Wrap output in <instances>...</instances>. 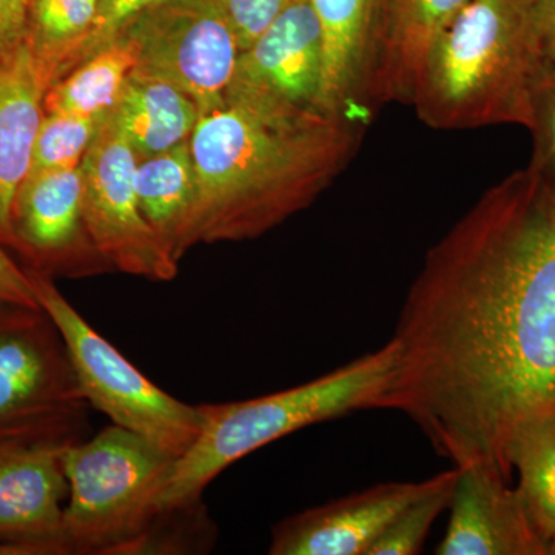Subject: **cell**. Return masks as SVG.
<instances>
[{
  "label": "cell",
  "mask_w": 555,
  "mask_h": 555,
  "mask_svg": "<svg viewBox=\"0 0 555 555\" xmlns=\"http://www.w3.org/2000/svg\"><path fill=\"white\" fill-rule=\"evenodd\" d=\"M392 339L390 409L454 466L509 478L511 438L555 412V189L524 169L486 190L427 251Z\"/></svg>",
  "instance_id": "cell-1"
},
{
  "label": "cell",
  "mask_w": 555,
  "mask_h": 555,
  "mask_svg": "<svg viewBox=\"0 0 555 555\" xmlns=\"http://www.w3.org/2000/svg\"><path fill=\"white\" fill-rule=\"evenodd\" d=\"M360 120L225 94L190 152L196 198L185 248L254 240L305 210L356 155Z\"/></svg>",
  "instance_id": "cell-2"
},
{
  "label": "cell",
  "mask_w": 555,
  "mask_h": 555,
  "mask_svg": "<svg viewBox=\"0 0 555 555\" xmlns=\"http://www.w3.org/2000/svg\"><path fill=\"white\" fill-rule=\"evenodd\" d=\"M537 0H469L438 36L412 96L437 130L528 129L543 56Z\"/></svg>",
  "instance_id": "cell-3"
},
{
  "label": "cell",
  "mask_w": 555,
  "mask_h": 555,
  "mask_svg": "<svg viewBox=\"0 0 555 555\" xmlns=\"http://www.w3.org/2000/svg\"><path fill=\"white\" fill-rule=\"evenodd\" d=\"M397 346L364 353L312 382L221 404H199L204 425L184 455L173 460L156 499L158 514L198 505L208 485L251 452L305 427L372 409H389Z\"/></svg>",
  "instance_id": "cell-4"
},
{
  "label": "cell",
  "mask_w": 555,
  "mask_h": 555,
  "mask_svg": "<svg viewBox=\"0 0 555 555\" xmlns=\"http://www.w3.org/2000/svg\"><path fill=\"white\" fill-rule=\"evenodd\" d=\"M68 554H138L173 459L116 425L62 449Z\"/></svg>",
  "instance_id": "cell-5"
},
{
  "label": "cell",
  "mask_w": 555,
  "mask_h": 555,
  "mask_svg": "<svg viewBox=\"0 0 555 555\" xmlns=\"http://www.w3.org/2000/svg\"><path fill=\"white\" fill-rule=\"evenodd\" d=\"M90 408L49 313L0 302V447L79 443Z\"/></svg>",
  "instance_id": "cell-6"
},
{
  "label": "cell",
  "mask_w": 555,
  "mask_h": 555,
  "mask_svg": "<svg viewBox=\"0 0 555 555\" xmlns=\"http://www.w3.org/2000/svg\"><path fill=\"white\" fill-rule=\"evenodd\" d=\"M40 308L60 328L80 392L91 408L177 460L192 448L204 425L201 406H190L153 385L57 291L53 278L27 269Z\"/></svg>",
  "instance_id": "cell-7"
},
{
  "label": "cell",
  "mask_w": 555,
  "mask_h": 555,
  "mask_svg": "<svg viewBox=\"0 0 555 555\" xmlns=\"http://www.w3.org/2000/svg\"><path fill=\"white\" fill-rule=\"evenodd\" d=\"M119 35L137 54L133 75L184 91L199 118L224 105L240 47L218 0H163Z\"/></svg>",
  "instance_id": "cell-8"
},
{
  "label": "cell",
  "mask_w": 555,
  "mask_h": 555,
  "mask_svg": "<svg viewBox=\"0 0 555 555\" xmlns=\"http://www.w3.org/2000/svg\"><path fill=\"white\" fill-rule=\"evenodd\" d=\"M80 167L83 224L109 268L145 280H173L179 262L139 207L138 158L112 115L102 120Z\"/></svg>",
  "instance_id": "cell-9"
},
{
  "label": "cell",
  "mask_w": 555,
  "mask_h": 555,
  "mask_svg": "<svg viewBox=\"0 0 555 555\" xmlns=\"http://www.w3.org/2000/svg\"><path fill=\"white\" fill-rule=\"evenodd\" d=\"M321 87L320 24L310 0H295L247 50L241 51L225 94L302 112H324Z\"/></svg>",
  "instance_id": "cell-10"
},
{
  "label": "cell",
  "mask_w": 555,
  "mask_h": 555,
  "mask_svg": "<svg viewBox=\"0 0 555 555\" xmlns=\"http://www.w3.org/2000/svg\"><path fill=\"white\" fill-rule=\"evenodd\" d=\"M82 167L28 175L13 206V247L27 254L40 273L100 272L102 258L83 224Z\"/></svg>",
  "instance_id": "cell-11"
},
{
  "label": "cell",
  "mask_w": 555,
  "mask_h": 555,
  "mask_svg": "<svg viewBox=\"0 0 555 555\" xmlns=\"http://www.w3.org/2000/svg\"><path fill=\"white\" fill-rule=\"evenodd\" d=\"M436 483L389 481L284 518L272 529V555H367L387 526Z\"/></svg>",
  "instance_id": "cell-12"
},
{
  "label": "cell",
  "mask_w": 555,
  "mask_h": 555,
  "mask_svg": "<svg viewBox=\"0 0 555 555\" xmlns=\"http://www.w3.org/2000/svg\"><path fill=\"white\" fill-rule=\"evenodd\" d=\"M62 447H0V543L27 555L68 554L64 502L68 481Z\"/></svg>",
  "instance_id": "cell-13"
},
{
  "label": "cell",
  "mask_w": 555,
  "mask_h": 555,
  "mask_svg": "<svg viewBox=\"0 0 555 555\" xmlns=\"http://www.w3.org/2000/svg\"><path fill=\"white\" fill-rule=\"evenodd\" d=\"M456 467L451 517L437 555H547L509 478L491 466Z\"/></svg>",
  "instance_id": "cell-14"
},
{
  "label": "cell",
  "mask_w": 555,
  "mask_h": 555,
  "mask_svg": "<svg viewBox=\"0 0 555 555\" xmlns=\"http://www.w3.org/2000/svg\"><path fill=\"white\" fill-rule=\"evenodd\" d=\"M323 39L321 107L360 120L371 108L378 0H310Z\"/></svg>",
  "instance_id": "cell-15"
},
{
  "label": "cell",
  "mask_w": 555,
  "mask_h": 555,
  "mask_svg": "<svg viewBox=\"0 0 555 555\" xmlns=\"http://www.w3.org/2000/svg\"><path fill=\"white\" fill-rule=\"evenodd\" d=\"M51 82L27 42L0 56V243L13 246V206L31 166Z\"/></svg>",
  "instance_id": "cell-16"
},
{
  "label": "cell",
  "mask_w": 555,
  "mask_h": 555,
  "mask_svg": "<svg viewBox=\"0 0 555 555\" xmlns=\"http://www.w3.org/2000/svg\"><path fill=\"white\" fill-rule=\"evenodd\" d=\"M469 0H378L371 104L411 105L416 80L438 36Z\"/></svg>",
  "instance_id": "cell-17"
},
{
  "label": "cell",
  "mask_w": 555,
  "mask_h": 555,
  "mask_svg": "<svg viewBox=\"0 0 555 555\" xmlns=\"http://www.w3.org/2000/svg\"><path fill=\"white\" fill-rule=\"evenodd\" d=\"M109 115L126 134L138 160L189 141L199 120L198 107L184 91L133 73Z\"/></svg>",
  "instance_id": "cell-18"
},
{
  "label": "cell",
  "mask_w": 555,
  "mask_h": 555,
  "mask_svg": "<svg viewBox=\"0 0 555 555\" xmlns=\"http://www.w3.org/2000/svg\"><path fill=\"white\" fill-rule=\"evenodd\" d=\"M189 141L138 160L134 173L139 207L178 262L188 254L185 232L196 198V170Z\"/></svg>",
  "instance_id": "cell-19"
},
{
  "label": "cell",
  "mask_w": 555,
  "mask_h": 555,
  "mask_svg": "<svg viewBox=\"0 0 555 555\" xmlns=\"http://www.w3.org/2000/svg\"><path fill=\"white\" fill-rule=\"evenodd\" d=\"M100 0H31L25 42L51 86L89 57Z\"/></svg>",
  "instance_id": "cell-20"
},
{
  "label": "cell",
  "mask_w": 555,
  "mask_h": 555,
  "mask_svg": "<svg viewBox=\"0 0 555 555\" xmlns=\"http://www.w3.org/2000/svg\"><path fill=\"white\" fill-rule=\"evenodd\" d=\"M134 67L137 54L133 47L124 36H116L80 62L69 75L53 83L47 91L43 107L47 113L107 118L118 105Z\"/></svg>",
  "instance_id": "cell-21"
},
{
  "label": "cell",
  "mask_w": 555,
  "mask_h": 555,
  "mask_svg": "<svg viewBox=\"0 0 555 555\" xmlns=\"http://www.w3.org/2000/svg\"><path fill=\"white\" fill-rule=\"evenodd\" d=\"M507 465L517 469L518 496L550 546L555 539V412L518 427L507 447Z\"/></svg>",
  "instance_id": "cell-22"
},
{
  "label": "cell",
  "mask_w": 555,
  "mask_h": 555,
  "mask_svg": "<svg viewBox=\"0 0 555 555\" xmlns=\"http://www.w3.org/2000/svg\"><path fill=\"white\" fill-rule=\"evenodd\" d=\"M459 478V467L437 474L436 483L425 494L404 507L387 526L367 555H415L422 553L430 528L451 505Z\"/></svg>",
  "instance_id": "cell-23"
},
{
  "label": "cell",
  "mask_w": 555,
  "mask_h": 555,
  "mask_svg": "<svg viewBox=\"0 0 555 555\" xmlns=\"http://www.w3.org/2000/svg\"><path fill=\"white\" fill-rule=\"evenodd\" d=\"M104 119L46 112L33 145L28 175L80 166Z\"/></svg>",
  "instance_id": "cell-24"
},
{
  "label": "cell",
  "mask_w": 555,
  "mask_h": 555,
  "mask_svg": "<svg viewBox=\"0 0 555 555\" xmlns=\"http://www.w3.org/2000/svg\"><path fill=\"white\" fill-rule=\"evenodd\" d=\"M532 156L529 171L555 189V75L540 80L532 104Z\"/></svg>",
  "instance_id": "cell-25"
},
{
  "label": "cell",
  "mask_w": 555,
  "mask_h": 555,
  "mask_svg": "<svg viewBox=\"0 0 555 555\" xmlns=\"http://www.w3.org/2000/svg\"><path fill=\"white\" fill-rule=\"evenodd\" d=\"M295 0H218L240 53L247 50Z\"/></svg>",
  "instance_id": "cell-26"
},
{
  "label": "cell",
  "mask_w": 555,
  "mask_h": 555,
  "mask_svg": "<svg viewBox=\"0 0 555 555\" xmlns=\"http://www.w3.org/2000/svg\"><path fill=\"white\" fill-rule=\"evenodd\" d=\"M159 2L163 0H100L96 30L91 40L89 56L115 39L138 14Z\"/></svg>",
  "instance_id": "cell-27"
},
{
  "label": "cell",
  "mask_w": 555,
  "mask_h": 555,
  "mask_svg": "<svg viewBox=\"0 0 555 555\" xmlns=\"http://www.w3.org/2000/svg\"><path fill=\"white\" fill-rule=\"evenodd\" d=\"M0 302L40 308L27 269H21L5 254L2 246H0Z\"/></svg>",
  "instance_id": "cell-28"
},
{
  "label": "cell",
  "mask_w": 555,
  "mask_h": 555,
  "mask_svg": "<svg viewBox=\"0 0 555 555\" xmlns=\"http://www.w3.org/2000/svg\"><path fill=\"white\" fill-rule=\"evenodd\" d=\"M31 0H0V56L25 42Z\"/></svg>",
  "instance_id": "cell-29"
},
{
  "label": "cell",
  "mask_w": 555,
  "mask_h": 555,
  "mask_svg": "<svg viewBox=\"0 0 555 555\" xmlns=\"http://www.w3.org/2000/svg\"><path fill=\"white\" fill-rule=\"evenodd\" d=\"M535 14L545 78L555 75V0H537Z\"/></svg>",
  "instance_id": "cell-30"
},
{
  "label": "cell",
  "mask_w": 555,
  "mask_h": 555,
  "mask_svg": "<svg viewBox=\"0 0 555 555\" xmlns=\"http://www.w3.org/2000/svg\"><path fill=\"white\" fill-rule=\"evenodd\" d=\"M0 555H27V553H25L24 550H21V547L0 543Z\"/></svg>",
  "instance_id": "cell-31"
},
{
  "label": "cell",
  "mask_w": 555,
  "mask_h": 555,
  "mask_svg": "<svg viewBox=\"0 0 555 555\" xmlns=\"http://www.w3.org/2000/svg\"><path fill=\"white\" fill-rule=\"evenodd\" d=\"M547 555H555V539L547 546Z\"/></svg>",
  "instance_id": "cell-32"
}]
</instances>
